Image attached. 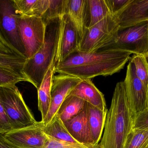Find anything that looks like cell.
<instances>
[{"label":"cell","mask_w":148,"mask_h":148,"mask_svg":"<svg viewBox=\"0 0 148 148\" xmlns=\"http://www.w3.org/2000/svg\"><path fill=\"white\" fill-rule=\"evenodd\" d=\"M132 54L128 51L111 49L90 53L77 50L57 65L56 73L81 79L111 76L123 68Z\"/></svg>","instance_id":"1"},{"label":"cell","mask_w":148,"mask_h":148,"mask_svg":"<svg viewBox=\"0 0 148 148\" xmlns=\"http://www.w3.org/2000/svg\"><path fill=\"white\" fill-rule=\"evenodd\" d=\"M134 118L124 82L117 83L107 113L99 148H124L128 136L132 130Z\"/></svg>","instance_id":"2"},{"label":"cell","mask_w":148,"mask_h":148,"mask_svg":"<svg viewBox=\"0 0 148 148\" xmlns=\"http://www.w3.org/2000/svg\"><path fill=\"white\" fill-rule=\"evenodd\" d=\"M62 17L46 23V34L43 45L34 56L27 59L23 66V74L28 82L37 89L40 86L48 70L53 64H56Z\"/></svg>","instance_id":"3"},{"label":"cell","mask_w":148,"mask_h":148,"mask_svg":"<svg viewBox=\"0 0 148 148\" xmlns=\"http://www.w3.org/2000/svg\"><path fill=\"white\" fill-rule=\"evenodd\" d=\"M0 101L12 130L27 127L37 123L16 85L0 87Z\"/></svg>","instance_id":"4"},{"label":"cell","mask_w":148,"mask_h":148,"mask_svg":"<svg viewBox=\"0 0 148 148\" xmlns=\"http://www.w3.org/2000/svg\"><path fill=\"white\" fill-rule=\"evenodd\" d=\"M18 15L14 0H0V41L16 54L27 58L17 23Z\"/></svg>","instance_id":"5"},{"label":"cell","mask_w":148,"mask_h":148,"mask_svg":"<svg viewBox=\"0 0 148 148\" xmlns=\"http://www.w3.org/2000/svg\"><path fill=\"white\" fill-rule=\"evenodd\" d=\"M119 27L113 15L87 28L79 43L78 51L95 52L112 44L117 37Z\"/></svg>","instance_id":"6"},{"label":"cell","mask_w":148,"mask_h":148,"mask_svg":"<svg viewBox=\"0 0 148 148\" xmlns=\"http://www.w3.org/2000/svg\"><path fill=\"white\" fill-rule=\"evenodd\" d=\"M104 49L120 50L145 55L148 53V21L119 30L114 41Z\"/></svg>","instance_id":"7"},{"label":"cell","mask_w":148,"mask_h":148,"mask_svg":"<svg viewBox=\"0 0 148 148\" xmlns=\"http://www.w3.org/2000/svg\"><path fill=\"white\" fill-rule=\"evenodd\" d=\"M17 23L27 59L34 56L44 43L46 24L41 17L19 15Z\"/></svg>","instance_id":"8"},{"label":"cell","mask_w":148,"mask_h":148,"mask_svg":"<svg viewBox=\"0 0 148 148\" xmlns=\"http://www.w3.org/2000/svg\"><path fill=\"white\" fill-rule=\"evenodd\" d=\"M41 121L34 125L20 129L12 130L3 134L10 143L18 148H43L48 138L42 129Z\"/></svg>","instance_id":"9"},{"label":"cell","mask_w":148,"mask_h":148,"mask_svg":"<svg viewBox=\"0 0 148 148\" xmlns=\"http://www.w3.org/2000/svg\"><path fill=\"white\" fill-rule=\"evenodd\" d=\"M130 106L134 117L148 108V89L136 74L134 64L130 60L124 81Z\"/></svg>","instance_id":"10"},{"label":"cell","mask_w":148,"mask_h":148,"mask_svg":"<svg viewBox=\"0 0 148 148\" xmlns=\"http://www.w3.org/2000/svg\"><path fill=\"white\" fill-rule=\"evenodd\" d=\"M82 80L78 77L62 74L54 76L49 111L45 119L41 121L44 126L50 122L57 114L59 108L66 97Z\"/></svg>","instance_id":"11"},{"label":"cell","mask_w":148,"mask_h":148,"mask_svg":"<svg viewBox=\"0 0 148 148\" xmlns=\"http://www.w3.org/2000/svg\"><path fill=\"white\" fill-rule=\"evenodd\" d=\"M79 45L75 28L68 16L65 14L62 17L61 30L55 59L56 67L69 56L78 50Z\"/></svg>","instance_id":"12"},{"label":"cell","mask_w":148,"mask_h":148,"mask_svg":"<svg viewBox=\"0 0 148 148\" xmlns=\"http://www.w3.org/2000/svg\"><path fill=\"white\" fill-rule=\"evenodd\" d=\"M119 30L148 21V0H132L124 8L113 15Z\"/></svg>","instance_id":"13"},{"label":"cell","mask_w":148,"mask_h":148,"mask_svg":"<svg viewBox=\"0 0 148 148\" xmlns=\"http://www.w3.org/2000/svg\"><path fill=\"white\" fill-rule=\"evenodd\" d=\"M65 11L75 28L80 43L87 28L88 0H66Z\"/></svg>","instance_id":"14"},{"label":"cell","mask_w":148,"mask_h":148,"mask_svg":"<svg viewBox=\"0 0 148 148\" xmlns=\"http://www.w3.org/2000/svg\"><path fill=\"white\" fill-rule=\"evenodd\" d=\"M64 123L69 134L78 143L92 145L87 102L83 110L79 114Z\"/></svg>","instance_id":"15"},{"label":"cell","mask_w":148,"mask_h":148,"mask_svg":"<svg viewBox=\"0 0 148 148\" xmlns=\"http://www.w3.org/2000/svg\"><path fill=\"white\" fill-rule=\"evenodd\" d=\"M69 95L79 97L103 111L108 109L104 95L96 87L90 79H82L71 90Z\"/></svg>","instance_id":"16"},{"label":"cell","mask_w":148,"mask_h":148,"mask_svg":"<svg viewBox=\"0 0 148 148\" xmlns=\"http://www.w3.org/2000/svg\"><path fill=\"white\" fill-rule=\"evenodd\" d=\"M108 110L103 111L87 103L88 119L93 146L98 145L101 139Z\"/></svg>","instance_id":"17"},{"label":"cell","mask_w":148,"mask_h":148,"mask_svg":"<svg viewBox=\"0 0 148 148\" xmlns=\"http://www.w3.org/2000/svg\"><path fill=\"white\" fill-rule=\"evenodd\" d=\"M56 65L53 64L44 76L38 91V108L42 115V120L46 118L51 103V93L53 78L56 73Z\"/></svg>","instance_id":"18"},{"label":"cell","mask_w":148,"mask_h":148,"mask_svg":"<svg viewBox=\"0 0 148 148\" xmlns=\"http://www.w3.org/2000/svg\"><path fill=\"white\" fill-rule=\"evenodd\" d=\"M16 12L20 15L42 17L47 11L49 0H14Z\"/></svg>","instance_id":"19"},{"label":"cell","mask_w":148,"mask_h":148,"mask_svg":"<svg viewBox=\"0 0 148 148\" xmlns=\"http://www.w3.org/2000/svg\"><path fill=\"white\" fill-rule=\"evenodd\" d=\"M42 129L45 134L58 140L71 143H78L69 134L64 122L57 114L56 115L47 125H43Z\"/></svg>","instance_id":"20"},{"label":"cell","mask_w":148,"mask_h":148,"mask_svg":"<svg viewBox=\"0 0 148 148\" xmlns=\"http://www.w3.org/2000/svg\"><path fill=\"white\" fill-rule=\"evenodd\" d=\"M86 102L82 99L68 95L62 103L57 112V115L65 122L77 115L83 109Z\"/></svg>","instance_id":"21"},{"label":"cell","mask_w":148,"mask_h":148,"mask_svg":"<svg viewBox=\"0 0 148 148\" xmlns=\"http://www.w3.org/2000/svg\"><path fill=\"white\" fill-rule=\"evenodd\" d=\"M88 2L87 28H90L105 17L112 15L106 0H88Z\"/></svg>","instance_id":"22"},{"label":"cell","mask_w":148,"mask_h":148,"mask_svg":"<svg viewBox=\"0 0 148 148\" xmlns=\"http://www.w3.org/2000/svg\"><path fill=\"white\" fill-rule=\"evenodd\" d=\"M148 146V131L132 129L126 140L124 148H146Z\"/></svg>","instance_id":"23"},{"label":"cell","mask_w":148,"mask_h":148,"mask_svg":"<svg viewBox=\"0 0 148 148\" xmlns=\"http://www.w3.org/2000/svg\"><path fill=\"white\" fill-rule=\"evenodd\" d=\"M27 60V58L14 55L0 54V66L11 70L25 77L23 73V69Z\"/></svg>","instance_id":"24"},{"label":"cell","mask_w":148,"mask_h":148,"mask_svg":"<svg viewBox=\"0 0 148 148\" xmlns=\"http://www.w3.org/2000/svg\"><path fill=\"white\" fill-rule=\"evenodd\" d=\"M66 0H49L48 8L41 17L45 23L66 14Z\"/></svg>","instance_id":"25"},{"label":"cell","mask_w":148,"mask_h":148,"mask_svg":"<svg viewBox=\"0 0 148 148\" xmlns=\"http://www.w3.org/2000/svg\"><path fill=\"white\" fill-rule=\"evenodd\" d=\"M134 64L136 74L146 89H148V67L145 56L134 54L131 58Z\"/></svg>","instance_id":"26"},{"label":"cell","mask_w":148,"mask_h":148,"mask_svg":"<svg viewBox=\"0 0 148 148\" xmlns=\"http://www.w3.org/2000/svg\"><path fill=\"white\" fill-rule=\"evenodd\" d=\"M23 81L28 82L27 79L11 70L0 66V87L15 85Z\"/></svg>","instance_id":"27"},{"label":"cell","mask_w":148,"mask_h":148,"mask_svg":"<svg viewBox=\"0 0 148 148\" xmlns=\"http://www.w3.org/2000/svg\"><path fill=\"white\" fill-rule=\"evenodd\" d=\"M47 136L48 140L43 148H99V144L97 146H92L78 143H71L58 140L50 136Z\"/></svg>","instance_id":"28"},{"label":"cell","mask_w":148,"mask_h":148,"mask_svg":"<svg viewBox=\"0 0 148 148\" xmlns=\"http://www.w3.org/2000/svg\"><path fill=\"white\" fill-rule=\"evenodd\" d=\"M132 129L148 131V108L134 117Z\"/></svg>","instance_id":"29"},{"label":"cell","mask_w":148,"mask_h":148,"mask_svg":"<svg viewBox=\"0 0 148 148\" xmlns=\"http://www.w3.org/2000/svg\"><path fill=\"white\" fill-rule=\"evenodd\" d=\"M132 0H106L111 14H116L124 8Z\"/></svg>","instance_id":"30"},{"label":"cell","mask_w":148,"mask_h":148,"mask_svg":"<svg viewBox=\"0 0 148 148\" xmlns=\"http://www.w3.org/2000/svg\"><path fill=\"white\" fill-rule=\"evenodd\" d=\"M11 130L10 123L0 101V134H4Z\"/></svg>","instance_id":"31"},{"label":"cell","mask_w":148,"mask_h":148,"mask_svg":"<svg viewBox=\"0 0 148 148\" xmlns=\"http://www.w3.org/2000/svg\"><path fill=\"white\" fill-rule=\"evenodd\" d=\"M0 54L7 55H14L18 56L16 54L14 51L11 50L8 47L4 45L1 41H0Z\"/></svg>","instance_id":"32"},{"label":"cell","mask_w":148,"mask_h":148,"mask_svg":"<svg viewBox=\"0 0 148 148\" xmlns=\"http://www.w3.org/2000/svg\"><path fill=\"white\" fill-rule=\"evenodd\" d=\"M0 148H18L12 145L4 138L3 134H0Z\"/></svg>","instance_id":"33"},{"label":"cell","mask_w":148,"mask_h":148,"mask_svg":"<svg viewBox=\"0 0 148 148\" xmlns=\"http://www.w3.org/2000/svg\"><path fill=\"white\" fill-rule=\"evenodd\" d=\"M145 59H146V61H147V64L148 67V53H147L146 55H145Z\"/></svg>","instance_id":"34"},{"label":"cell","mask_w":148,"mask_h":148,"mask_svg":"<svg viewBox=\"0 0 148 148\" xmlns=\"http://www.w3.org/2000/svg\"><path fill=\"white\" fill-rule=\"evenodd\" d=\"M146 148H148V146H147V147H146Z\"/></svg>","instance_id":"35"},{"label":"cell","mask_w":148,"mask_h":148,"mask_svg":"<svg viewBox=\"0 0 148 148\" xmlns=\"http://www.w3.org/2000/svg\"></svg>","instance_id":"36"}]
</instances>
